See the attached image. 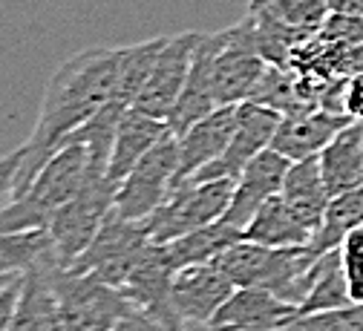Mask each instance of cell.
Returning a JSON list of instances; mask_svg holds the SVG:
<instances>
[{"instance_id":"8992f818","label":"cell","mask_w":363,"mask_h":331,"mask_svg":"<svg viewBox=\"0 0 363 331\" xmlns=\"http://www.w3.org/2000/svg\"><path fill=\"white\" fill-rule=\"evenodd\" d=\"M150 245H153V240H150L145 222H130V219H121L116 211H110V216L93 236V242L69 265V271L93 276V279L107 282V286L121 291V286L130 279L135 265L145 259Z\"/></svg>"},{"instance_id":"30bf717a","label":"cell","mask_w":363,"mask_h":331,"mask_svg":"<svg viewBox=\"0 0 363 331\" xmlns=\"http://www.w3.org/2000/svg\"><path fill=\"white\" fill-rule=\"evenodd\" d=\"M283 121V113L268 107L262 101H242L240 104V121L234 130V138L228 150H225L216 162L202 167L191 179H240V173L262 153L271 147V141L277 135V127Z\"/></svg>"},{"instance_id":"83f0119b","label":"cell","mask_w":363,"mask_h":331,"mask_svg":"<svg viewBox=\"0 0 363 331\" xmlns=\"http://www.w3.org/2000/svg\"><path fill=\"white\" fill-rule=\"evenodd\" d=\"M337 257H340V268H343L352 300L363 303V225L343 236L337 245Z\"/></svg>"},{"instance_id":"9a60e30c","label":"cell","mask_w":363,"mask_h":331,"mask_svg":"<svg viewBox=\"0 0 363 331\" xmlns=\"http://www.w3.org/2000/svg\"><path fill=\"white\" fill-rule=\"evenodd\" d=\"M237 121H240V104H228V107L213 110L211 116L196 121L182 135H176V141H179L176 184L188 181L191 176H196L202 167H208L211 162H216L225 150H228Z\"/></svg>"},{"instance_id":"484cf974","label":"cell","mask_w":363,"mask_h":331,"mask_svg":"<svg viewBox=\"0 0 363 331\" xmlns=\"http://www.w3.org/2000/svg\"><path fill=\"white\" fill-rule=\"evenodd\" d=\"M360 225H363V184H357V187H352V191L332 199V205L326 211V219H323L320 230L314 233L308 248L323 257V254L335 251L343 236L349 230L360 228Z\"/></svg>"},{"instance_id":"4316f807","label":"cell","mask_w":363,"mask_h":331,"mask_svg":"<svg viewBox=\"0 0 363 331\" xmlns=\"http://www.w3.org/2000/svg\"><path fill=\"white\" fill-rule=\"evenodd\" d=\"M286 331H363V303H349L343 308L300 317Z\"/></svg>"},{"instance_id":"cb8c5ba5","label":"cell","mask_w":363,"mask_h":331,"mask_svg":"<svg viewBox=\"0 0 363 331\" xmlns=\"http://www.w3.org/2000/svg\"><path fill=\"white\" fill-rule=\"evenodd\" d=\"M52 254L50 230H4L0 228V276H23Z\"/></svg>"},{"instance_id":"d6986e66","label":"cell","mask_w":363,"mask_h":331,"mask_svg":"<svg viewBox=\"0 0 363 331\" xmlns=\"http://www.w3.org/2000/svg\"><path fill=\"white\" fill-rule=\"evenodd\" d=\"M242 240L265 248H308L314 230L297 216V211L283 196H271L245 225Z\"/></svg>"},{"instance_id":"277c9868","label":"cell","mask_w":363,"mask_h":331,"mask_svg":"<svg viewBox=\"0 0 363 331\" xmlns=\"http://www.w3.org/2000/svg\"><path fill=\"white\" fill-rule=\"evenodd\" d=\"M47 271L58 297L61 331H110L118 320L135 311V305L118 288L61 268L55 254L47 259Z\"/></svg>"},{"instance_id":"7402d4cb","label":"cell","mask_w":363,"mask_h":331,"mask_svg":"<svg viewBox=\"0 0 363 331\" xmlns=\"http://www.w3.org/2000/svg\"><path fill=\"white\" fill-rule=\"evenodd\" d=\"M320 170L332 199L363 184V121L346 124L323 147Z\"/></svg>"},{"instance_id":"836d02e7","label":"cell","mask_w":363,"mask_h":331,"mask_svg":"<svg viewBox=\"0 0 363 331\" xmlns=\"http://www.w3.org/2000/svg\"><path fill=\"white\" fill-rule=\"evenodd\" d=\"M18 276H0V291H4L6 286H12V282H15Z\"/></svg>"},{"instance_id":"ffe728a7","label":"cell","mask_w":363,"mask_h":331,"mask_svg":"<svg viewBox=\"0 0 363 331\" xmlns=\"http://www.w3.org/2000/svg\"><path fill=\"white\" fill-rule=\"evenodd\" d=\"M47 259L23 274V286L18 294V305H15L9 331H61L58 297L50 282Z\"/></svg>"},{"instance_id":"5bb4252c","label":"cell","mask_w":363,"mask_h":331,"mask_svg":"<svg viewBox=\"0 0 363 331\" xmlns=\"http://www.w3.org/2000/svg\"><path fill=\"white\" fill-rule=\"evenodd\" d=\"M234 291L237 286L213 262L179 268L173 276V305L185 322L208 325Z\"/></svg>"},{"instance_id":"f546056e","label":"cell","mask_w":363,"mask_h":331,"mask_svg":"<svg viewBox=\"0 0 363 331\" xmlns=\"http://www.w3.org/2000/svg\"><path fill=\"white\" fill-rule=\"evenodd\" d=\"M110 331H167L156 317H150V314H145V311H130L124 320H118Z\"/></svg>"},{"instance_id":"8fae6325","label":"cell","mask_w":363,"mask_h":331,"mask_svg":"<svg viewBox=\"0 0 363 331\" xmlns=\"http://www.w3.org/2000/svg\"><path fill=\"white\" fill-rule=\"evenodd\" d=\"M173 276L176 268L170 265L164 245H150V251L145 254V259L135 265V271L130 274V279L121 286V294L150 317H156L167 331H179L185 325V320L179 317L176 305H173Z\"/></svg>"},{"instance_id":"4dcf8cb0","label":"cell","mask_w":363,"mask_h":331,"mask_svg":"<svg viewBox=\"0 0 363 331\" xmlns=\"http://www.w3.org/2000/svg\"><path fill=\"white\" fill-rule=\"evenodd\" d=\"M21 286H23V276H18L12 286H6L4 291H0V331H9V322H12V314H15V305H18Z\"/></svg>"},{"instance_id":"f1b7e54d","label":"cell","mask_w":363,"mask_h":331,"mask_svg":"<svg viewBox=\"0 0 363 331\" xmlns=\"http://www.w3.org/2000/svg\"><path fill=\"white\" fill-rule=\"evenodd\" d=\"M26 159V145L9 150L6 156H0V216L4 211L15 202L18 193V176H21V164Z\"/></svg>"},{"instance_id":"44dd1931","label":"cell","mask_w":363,"mask_h":331,"mask_svg":"<svg viewBox=\"0 0 363 331\" xmlns=\"http://www.w3.org/2000/svg\"><path fill=\"white\" fill-rule=\"evenodd\" d=\"M297 216L317 233L326 219V211L332 205V193L326 187L323 170H320V156H308L300 162H291L286 181H283V193H280Z\"/></svg>"},{"instance_id":"7c38bea8","label":"cell","mask_w":363,"mask_h":331,"mask_svg":"<svg viewBox=\"0 0 363 331\" xmlns=\"http://www.w3.org/2000/svg\"><path fill=\"white\" fill-rule=\"evenodd\" d=\"M297 320V303H289L268 288H237L208 325L213 331H286Z\"/></svg>"},{"instance_id":"7a4b0ae2","label":"cell","mask_w":363,"mask_h":331,"mask_svg":"<svg viewBox=\"0 0 363 331\" xmlns=\"http://www.w3.org/2000/svg\"><path fill=\"white\" fill-rule=\"evenodd\" d=\"M320 254L311 248H265L248 240L225 248L213 265L237 288H268L289 303H303L317 276Z\"/></svg>"},{"instance_id":"9c48e42d","label":"cell","mask_w":363,"mask_h":331,"mask_svg":"<svg viewBox=\"0 0 363 331\" xmlns=\"http://www.w3.org/2000/svg\"><path fill=\"white\" fill-rule=\"evenodd\" d=\"M199 38H202V32H182V35L164 38L162 50L153 61L150 78L133 104L135 110L167 121L170 110L176 107L182 89H185V81L191 75V64H194V52H196Z\"/></svg>"},{"instance_id":"ba28073f","label":"cell","mask_w":363,"mask_h":331,"mask_svg":"<svg viewBox=\"0 0 363 331\" xmlns=\"http://www.w3.org/2000/svg\"><path fill=\"white\" fill-rule=\"evenodd\" d=\"M268 61L262 58L257 35H254V21L245 15L237 26L222 29V46L213 61V99L219 107L228 104H242L257 96L259 84L265 81Z\"/></svg>"},{"instance_id":"6da1fadb","label":"cell","mask_w":363,"mask_h":331,"mask_svg":"<svg viewBox=\"0 0 363 331\" xmlns=\"http://www.w3.org/2000/svg\"><path fill=\"white\" fill-rule=\"evenodd\" d=\"M121 69V46H89L67 58L43 89L40 113L26 145V159L18 176L15 199L35 181L40 167L47 164L72 133L93 121L116 96Z\"/></svg>"},{"instance_id":"d4e9b609","label":"cell","mask_w":363,"mask_h":331,"mask_svg":"<svg viewBox=\"0 0 363 331\" xmlns=\"http://www.w3.org/2000/svg\"><path fill=\"white\" fill-rule=\"evenodd\" d=\"M349 303H354V300L349 294L346 276H343V268H340V257H337V248H335V251L323 254L320 262H317V276L311 282L306 300L300 303V317L343 308Z\"/></svg>"},{"instance_id":"2e32d148","label":"cell","mask_w":363,"mask_h":331,"mask_svg":"<svg viewBox=\"0 0 363 331\" xmlns=\"http://www.w3.org/2000/svg\"><path fill=\"white\" fill-rule=\"evenodd\" d=\"M219 46H222V32H213V35L202 32V38L196 43V52H194L191 75L185 81V89H182L176 107L167 116V127L176 135L191 130L196 121H202L213 110H219V104L213 99V61H216Z\"/></svg>"},{"instance_id":"5b68a950","label":"cell","mask_w":363,"mask_h":331,"mask_svg":"<svg viewBox=\"0 0 363 331\" xmlns=\"http://www.w3.org/2000/svg\"><path fill=\"white\" fill-rule=\"evenodd\" d=\"M234 187L237 179H188L176 184L167 202L145 222L150 240L164 245L191 230L219 222L234 199Z\"/></svg>"},{"instance_id":"e0dca14e","label":"cell","mask_w":363,"mask_h":331,"mask_svg":"<svg viewBox=\"0 0 363 331\" xmlns=\"http://www.w3.org/2000/svg\"><path fill=\"white\" fill-rule=\"evenodd\" d=\"M352 124V118L340 110H329V107H314L306 113H294V116H283L277 135L271 141V150L283 153L289 162H300L308 156H320L323 147L346 127Z\"/></svg>"},{"instance_id":"603a6c76","label":"cell","mask_w":363,"mask_h":331,"mask_svg":"<svg viewBox=\"0 0 363 331\" xmlns=\"http://www.w3.org/2000/svg\"><path fill=\"white\" fill-rule=\"evenodd\" d=\"M240 240H242V230L219 219L213 225H205L199 230L179 236L173 242H164V254H167L170 265L179 271V268H188V265L213 262L225 248H231Z\"/></svg>"},{"instance_id":"52a82bcc","label":"cell","mask_w":363,"mask_h":331,"mask_svg":"<svg viewBox=\"0 0 363 331\" xmlns=\"http://www.w3.org/2000/svg\"><path fill=\"white\" fill-rule=\"evenodd\" d=\"M176 170H179V141L176 133L170 130L121 181L113 211L130 222H147L173 193Z\"/></svg>"},{"instance_id":"d6a6232c","label":"cell","mask_w":363,"mask_h":331,"mask_svg":"<svg viewBox=\"0 0 363 331\" xmlns=\"http://www.w3.org/2000/svg\"><path fill=\"white\" fill-rule=\"evenodd\" d=\"M179 331H213V328L211 325H202V322H185Z\"/></svg>"},{"instance_id":"3957f363","label":"cell","mask_w":363,"mask_h":331,"mask_svg":"<svg viewBox=\"0 0 363 331\" xmlns=\"http://www.w3.org/2000/svg\"><path fill=\"white\" fill-rule=\"evenodd\" d=\"M89 153L84 141L64 145L47 164L40 167L35 181L4 211L0 228L4 230H47L52 216L78 196L86 179Z\"/></svg>"},{"instance_id":"1f68e13d","label":"cell","mask_w":363,"mask_h":331,"mask_svg":"<svg viewBox=\"0 0 363 331\" xmlns=\"http://www.w3.org/2000/svg\"><path fill=\"white\" fill-rule=\"evenodd\" d=\"M329 15H346V18H363V0H326Z\"/></svg>"},{"instance_id":"4fadbf2b","label":"cell","mask_w":363,"mask_h":331,"mask_svg":"<svg viewBox=\"0 0 363 331\" xmlns=\"http://www.w3.org/2000/svg\"><path fill=\"white\" fill-rule=\"evenodd\" d=\"M291 162L277 153V150H262L237 179L234 187V199L225 211L222 222H228L240 230H245V225L254 219V213L271 199V196H280L283 193V181L289 173Z\"/></svg>"},{"instance_id":"ac0fdd59","label":"cell","mask_w":363,"mask_h":331,"mask_svg":"<svg viewBox=\"0 0 363 331\" xmlns=\"http://www.w3.org/2000/svg\"><path fill=\"white\" fill-rule=\"evenodd\" d=\"M167 133H170V127L162 118H153L142 110H135V107H130L124 113V118L118 121V130H116L113 153H110V170H107V179L116 187V193H118L121 181L130 176V170L139 164L145 159V153Z\"/></svg>"}]
</instances>
